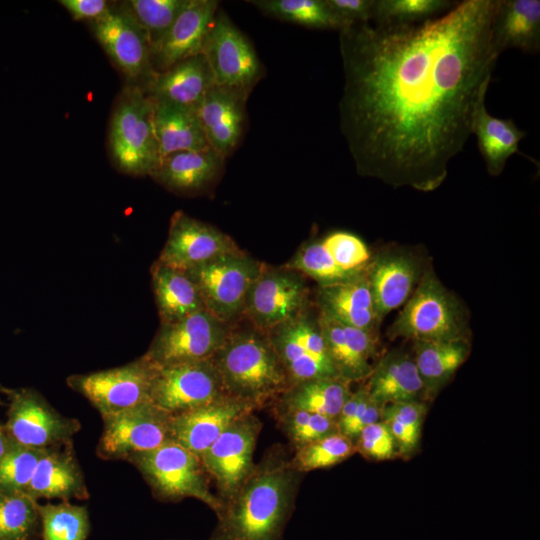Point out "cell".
<instances>
[{"instance_id":"6da1fadb","label":"cell","mask_w":540,"mask_h":540,"mask_svg":"<svg viewBox=\"0 0 540 540\" xmlns=\"http://www.w3.org/2000/svg\"><path fill=\"white\" fill-rule=\"evenodd\" d=\"M496 6L464 0L419 24L339 31L340 128L360 175L424 192L443 183L499 58L491 44Z\"/></svg>"},{"instance_id":"7a4b0ae2","label":"cell","mask_w":540,"mask_h":540,"mask_svg":"<svg viewBox=\"0 0 540 540\" xmlns=\"http://www.w3.org/2000/svg\"><path fill=\"white\" fill-rule=\"evenodd\" d=\"M288 461L269 458L259 465L218 515L221 540H278L298 487Z\"/></svg>"},{"instance_id":"3957f363","label":"cell","mask_w":540,"mask_h":540,"mask_svg":"<svg viewBox=\"0 0 540 540\" xmlns=\"http://www.w3.org/2000/svg\"><path fill=\"white\" fill-rule=\"evenodd\" d=\"M212 360L224 393L255 410L278 399L290 387L268 336L253 326L231 328Z\"/></svg>"},{"instance_id":"277c9868","label":"cell","mask_w":540,"mask_h":540,"mask_svg":"<svg viewBox=\"0 0 540 540\" xmlns=\"http://www.w3.org/2000/svg\"><path fill=\"white\" fill-rule=\"evenodd\" d=\"M109 146L116 167L133 176H151L161 158L154 128V99L140 85L121 93L113 110Z\"/></svg>"},{"instance_id":"5b68a950","label":"cell","mask_w":540,"mask_h":540,"mask_svg":"<svg viewBox=\"0 0 540 540\" xmlns=\"http://www.w3.org/2000/svg\"><path fill=\"white\" fill-rule=\"evenodd\" d=\"M390 339L449 341L467 339L464 309L430 271L423 274L415 291L388 329Z\"/></svg>"},{"instance_id":"8992f818","label":"cell","mask_w":540,"mask_h":540,"mask_svg":"<svg viewBox=\"0 0 540 540\" xmlns=\"http://www.w3.org/2000/svg\"><path fill=\"white\" fill-rule=\"evenodd\" d=\"M126 461L138 469L157 498L165 501L194 498L220 514L224 504L210 490V477L201 459L178 443H165L132 455Z\"/></svg>"},{"instance_id":"52a82bcc","label":"cell","mask_w":540,"mask_h":540,"mask_svg":"<svg viewBox=\"0 0 540 540\" xmlns=\"http://www.w3.org/2000/svg\"><path fill=\"white\" fill-rule=\"evenodd\" d=\"M262 266L239 249L185 272L196 284L205 310L230 325L243 316L248 292Z\"/></svg>"},{"instance_id":"ba28073f","label":"cell","mask_w":540,"mask_h":540,"mask_svg":"<svg viewBox=\"0 0 540 540\" xmlns=\"http://www.w3.org/2000/svg\"><path fill=\"white\" fill-rule=\"evenodd\" d=\"M202 55L216 86L250 95L264 76V66L253 44L223 10L214 17Z\"/></svg>"},{"instance_id":"9c48e42d","label":"cell","mask_w":540,"mask_h":540,"mask_svg":"<svg viewBox=\"0 0 540 540\" xmlns=\"http://www.w3.org/2000/svg\"><path fill=\"white\" fill-rule=\"evenodd\" d=\"M231 327L205 309L172 323H161L143 355L155 367L212 359Z\"/></svg>"},{"instance_id":"30bf717a","label":"cell","mask_w":540,"mask_h":540,"mask_svg":"<svg viewBox=\"0 0 540 540\" xmlns=\"http://www.w3.org/2000/svg\"><path fill=\"white\" fill-rule=\"evenodd\" d=\"M155 369L142 355L122 366L71 375L66 381L67 385L85 397L102 417L151 401Z\"/></svg>"},{"instance_id":"8fae6325","label":"cell","mask_w":540,"mask_h":540,"mask_svg":"<svg viewBox=\"0 0 540 540\" xmlns=\"http://www.w3.org/2000/svg\"><path fill=\"white\" fill-rule=\"evenodd\" d=\"M0 391L9 401L4 426L19 445L44 449L65 444L80 429L78 420L57 412L32 388L0 387Z\"/></svg>"},{"instance_id":"7c38bea8","label":"cell","mask_w":540,"mask_h":540,"mask_svg":"<svg viewBox=\"0 0 540 540\" xmlns=\"http://www.w3.org/2000/svg\"><path fill=\"white\" fill-rule=\"evenodd\" d=\"M288 376L290 386L334 378L333 366L318 323L308 309L266 334Z\"/></svg>"},{"instance_id":"4fadbf2b","label":"cell","mask_w":540,"mask_h":540,"mask_svg":"<svg viewBox=\"0 0 540 540\" xmlns=\"http://www.w3.org/2000/svg\"><path fill=\"white\" fill-rule=\"evenodd\" d=\"M308 296L302 274L285 266L263 264L248 292L243 315L255 329L267 334L308 309Z\"/></svg>"},{"instance_id":"5bb4252c","label":"cell","mask_w":540,"mask_h":540,"mask_svg":"<svg viewBox=\"0 0 540 540\" xmlns=\"http://www.w3.org/2000/svg\"><path fill=\"white\" fill-rule=\"evenodd\" d=\"M97 453L105 459L127 460L171 442V415L151 401L102 416Z\"/></svg>"},{"instance_id":"9a60e30c","label":"cell","mask_w":540,"mask_h":540,"mask_svg":"<svg viewBox=\"0 0 540 540\" xmlns=\"http://www.w3.org/2000/svg\"><path fill=\"white\" fill-rule=\"evenodd\" d=\"M261 428L262 423L254 412L246 414L232 423L200 457L223 504L254 470L253 454Z\"/></svg>"},{"instance_id":"2e32d148","label":"cell","mask_w":540,"mask_h":540,"mask_svg":"<svg viewBox=\"0 0 540 540\" xmlns=\"http://www.w3.org/2000/svg\"><path fill=\"white\" fill-rule=\"evenodd\" d=\"M90 23L95 38L118 69L129 80L141 81L145 90L156 75L151 46L125 5L111 6L104 16Z\"/></svg>"},{"instance_id":"e0dca14e","label":"cell","mask_w":540,"mask_h":540,"mask_svg":"<svg viewBox=\"0 0 540 540\" xmlns=\"http://www.w3.org/2000/svg\"><path fill=\"white\" fill-rule=\"evenodd\" d=\"M225 394L212 359L156 367L150 400L171 416L202 406Z\"/></svg>"},{"instance_id":"ac0fdd59","label":"cell","mask_w":540,"mask_h":540,"mask_svg":"<svg viewBox=\"0 0 540 540\" xmlns=\"http://www.w3.org/2000/svg\"><path fill=\"white\" fill-rule=\"evenodd\" d=\"M237 250L239 247L229 235L183 211H176L171 217L167 240L157 261L188 271Z\"/></svg>"},{"instance_id":"d6986e66","label":"cell","mask_w":540,"mask_h":540,"mask_svg":"<svg viewBox=\"0 0 540 540\" xmlns=\"http://www.w3.org/2000/svg\"><path fill=\"white\" fill-rule=\"evenodd\" d=\"M254 411L249 404L222 394L209 403L171 416L172 441L200 458L232 423Z\"/></svg>"},{"instance_id":"ffe728a7","label":"cell","mask_w":540,"mask_h":540,"mask_svg":"<svg viewBox=\"0 0 540 540\" xmlns=\"http://www.w3.org/2000/svg\"><path fill=\"white\" fill-rule=\"evenodd\" d=\"M219 10L217 0H189L162 39L152 47V64L156 73L198 54Z\"/></svg>"},{"instance_id":"44dd1931","label":"cell","mask_w":540,"mask_h":540,"mask_svg":"<svg viewBox=\"0 0 540 540\" xmlns=\"http://www.w3.org/2000/svg\"><path fill=\"white\" fill-rule=\"evenodd\" d=\"M317 318L338 376L350 384L368 379L377 354L375 331L345 325L320 312Z\"/></svg>"},{"instance_id":"7402d4cb","label":"cell","mask_w":540,"mask_h":540,"mask_svg":"<svg viewBox=\"0 0 540 540\" xmlns=\"http://www.w3.org/2000/svg\"><path fill=\"white\" fill-rule=\"evenodd\" d=\"M248 96L214 85L196 110L209 147L223 158L229 156L241 140Z\"/></svg>"},{"instance_id":"603a6c76","label":"cell","mask_w":540,"mask_h":540,"mask_svg":"<svg viewBox=\"0 0 540 540\" xmlns=\"http://www.w3.org/2000/svg\"><path fill=\"white\" fill-rule=\"evenodd\" d=\"M416 258L403 252H386L371 259L366 277L380 320L404 305L421 278Z\"/></svg>"},{"instance_id":"cb8c5ba5","label":"cell","mask_w":540,"mask_h":540,"mask_svg":"<svg viewBox=\"0 0 540 540\" xmlns=\"http://www.w3.org/2000/svg\"><path fill=\"white\" fill-rule=\"evenodd\" d=\"M24 493L36 501L38 499L84 500L89 497L84 475L71 441L46 449Z\"/></svg>"},{"instance_id":"d4e9b609","label":"cell","mask_w":540,"mask_h":540,"mask_svg":"<svg viewBox=\"0 0 540 540\" xmlns=\"http://www.w3.org/2000/svg\"><path fill=\"white\" fill-rule=\"evenodd\" d=\"M369 398L379 407L401 402H426L424 385L413 355L393 350L381 357L365 384Z\"/></svg>"},{"instance_id":"484cf974","label":"cell","mask_w":540,"mask_h":540,"mask_svg":"<svg viewBox=\"0 0 540 540\" xmlns=\"http://www.w3.org/2000/svg\"><path fill=\"white\" fill-rule=\"evenodd\" d=\"M214 85L205 57L198 54L156 73L145 91L155 100L196 111Z\"/></svg>"},{"instance_id":"4316f807","label":"cell","mask_w":540,"mask_h":540,"mask_svg":"<svg viewBox=\"0 0 540 540\" xmlns=\"http://www.w3.org/2000/svg\"><path fill=\"white\" fill-rule=\"evenodd\" d=\"M491 44L500 56L515 48L524 53L540 51V1L497 0L491 25Z\"/></svg>"},{"instance_id":"83f0119b","label":"cell","mask_w":540,"mask_h":540,"mask_svg":"<svg viewBox=\"0 0 540 540\" xmlns=\"http://www.w3.org/2000/svg\"><path fill=\"white\" fill-rule=\"evenodd\" d=\"M319 312L356 328L375 331L381 321L377 315L366 273L351 280L319 286Z\"/></svg>"},{"instance_id":"f1b7e54d","label":"cell","mask_w":540,"mask_h":540,"mask_svg":"<svg viewBox=\"0 0 540 540\" xmlns=\"http://www.w3.org/2000/svg\"><path fill=\"white\" fill-rule=\"evenodd\" d=\"M224 160L213 149L180 151L162 158L151 177L169 190L198 192L221 174Z\"/></svg>"},{"instance_id":"f546056e","label":"cell","mask_w":540,"mask_h":540,"mask_svg":"<svg viewBox=\"0 0 540 540\" xmlns=\"http://www.w3.org/2000/svg\"><path fill=\"white\" fill-rule=\"evenodd\" d=\"M486 94L480 97L475 107L471 134L477 138L478 149L488 174L498 176L503 172L508 159L520 153L518 145L526 132L519 129L511 118L492 116L486 109Z\"/></svg>"},{"instance_id":"4dcf8cb0","label":"cell","mask_w":540,"mask_h":540,"mask_svg":"<svg viewBox=\"0 0 540 540\" xmlns=\"http://www.w3.org/2000/svg\"><path fill=\"white\" fill-rule=\"evenodd\" d=\"M151 279L161 323L176 322L205 309L199 290L187 272L156 261L151 267Z\"/></svg>"},{"instance_id":"1f68e13d","label":"cell","mask_w":540,"mask_h":540,"mask_svg":"<svg viewBox=\"0 0 540 540\" xmlns=\"http://www.w3.org/2000/svg\"><path fill=\"white\" fill-rule=\"evenodd\" d=\"M154 128L161 159L210 148L195 110L154 99Z\"/></svg>"},{"instance_id":"d6a6232c","label":"cell","mask_w":540,"mask_h":540,"mask_svg":"<svg viewBox=\"0 0 540 540\" xmlns=\"http://www.w3.org/2000/svg\"><path fill=\"white\" fill-rule=\"evenodd\" d=\"M467 339L413 342V359L424 385L426 399L432 400L466 361Z\"/></svg>"},{"instance_id":"836d02e7","label":"cell","mask_w":540,"mask_h":540,"mask_svg":"<svg viewBox=\"0 0 540 540\" xmlns=\"http://www.w3.org/2000/svg\"><path fill=\"white\" fill-rule=\"evenodd\" d=\"M351 392L350 383L338 377L308 380L291 385L278 398L279 410H302L336 421Z\"/></svg>"},{"instance_id":"e575fe53","label":"cell","mask_w":540,"mask_h":540,"mask_svg":"<svg viewBox=\"0 0 540 540\" xmlns=\"http://www.w3.org/2000/svg\"><path fill=\"white\" fill-rule=\"evenodd\" d=\"M263 14L310 29L338 30L348 26L325 0H249Z\"/></svg>"},{"instance_id":"d590c367","label":"cell","mask_w":540,"mask_h":540,"mask_svg":"<svg viewBox=\"0 0 540 540\" xmlns=\"http://www.w3.org/2000/svg\"><path fill=\"white\" fill-rule=\"evenodd\" d=\"M37 503L23 492H0V540H34L41 530Z\"/></svg>"},{"instance_id":"8d00e7d4","label":"cell","mask_w":540,"mask_h":540,"mask_svg":"<svg viewBox=\"0 0 540 540\" xmlns=\"http://www.w3.org/2000/svg\"><path fill=\"white\" fill-rule=\"evenodd\" d=\"M42 540H86L90 521L87 508L62 501L39 504Z\"/></svg>"},{"instance_id":"74e56055","label":"cell","mask_w":540,"mask_h":540,"mask_svg":"<svg viewBox=\"0 0 540 540\" xmlns=\"http://www.w3.org/2000/svg\"><path fill=\"white\" fill-rule=\"evenodd\" d=\"M457 2L447 0H374L372 21L384 25H412L436 18Z\"/></svg>"},{"instance_id":"f35d334b","label":"cell","mask_w":540,"mask_h":540,"mask_svg":"<svg viewBox=\"0 0 540 540\" xmlns=\"http://www.w3.org/2000/svg\"><path fill=\"white\" fill-rule=\"evenodd\" d=\"M355 453L354 442L336 432L295 449L288 463L298 473L309 472L337 465Z\"/></svg>"},{"instance_id":"ab89813d","label":"cell","mask_w":540,"mask_h":540,"mask_svg":"<svg viewBox=\"0 0 540 540\" xmlns=\"http://www.w3.org/2000/svg\"><path fill=\"white\" fill-rule=\"evenodd\" d=\"M189 0H129L123 4L144 30L151 49L172 26Z\"/></svg>"},{"instance_id":"60d3db41","label":"cell","mask_w":540,"mask_h":540,"mask_svg":"<svg viewBox=\"0 0 540 540\" xmlns=\"http://www.w3.org/2000/svg\"><path fill=\"white\" fill-rule=\"evenodd\" d=\"M284 266L299 272L303 276L310 277L319 286L337 284L353 279L334 263L324 248L321 239L303 245Z\"/></svg>"},{"instance_id":"b9f144b4","label":"cell","mask_w":540,"mask_h":540,"mask_svg":"<svg viewBox=\"0 0 540 540\" xmlns=\"http://www.w3.org/2000/svg\"><path fill=\"white\" fill-rule=\"evenodd\" d=\"M321 242L334 263L351 277L366 273L371 262V252L366 243L357 235L346 231H335Z\"/></svg>"},{"instance_id":"7bdbcfd3","label":"cell","mask_w":540,"mask_h":540,"mask_svg":"<svg viewBox=\"0 0 540 540\" xmlns=\"http://www.w3.org/2000/svg\"><path fill=\"white\" fill-rule=\"evenodd\" d=\"M46 449L15 443L0 460V492L24 493Z\"/></svg>"},{"instance_id":"ee69618b","label":"cell","mask_w":540,"mask_h":540,"mask_svg":"<svg viewBox=\"0 0 540 540\" xmlns=\"http://www.w3.org/2000/svg\"><path fill=\"white\" fill-rule=\"evenodd\" d=\"M279 422L295 449L338 432L335 420L302 410H279Z\"/></svg>"},{"instance_id":"f6af8a7d","label":"cell","mask_w":540,"mask_h":540,"mask_svg":"<svg viewBox=\"0 0 540 540\" xmlns=\"http://www.w3.org/2000/svg\"><path fill=\"white\" fill-rule=\"evenodd\" d=\"M354 445L356 452L368 460L384 461L398 456L392 433L388 425L381 420L363 428Z\"/></svg>"},{"instance_id":"bcb514c9","label":"cell","mask_w":540,"mask_h":540,"mask_svg":"<svg viewBox=\"0 0 540 540\" xmlns=\"http://www.w3.org/2000/svg\"><path fill=\"white\" fill-rule=\"evenodd\" d=\"M426 412L427 406L425 402L393 403L382 408L380 420H394L405 426L422 430Z\"/></svg>"},{"instance_id":"7dc6e473","label":"cell","mask_w":540,"mask_h":540,"mask_svg":"<svg viewBox=\"0 0 540 540\" xmlns=\"http://www.w3.org/2000/svg\"><path fill=\"white\" fill-rule=\"evenodd\" d=\"M325 2L347 25L372 21L374 0H325Z\"/></svg>"},{"instance_id":"c3c4849f","label":"cell","mask_w":540,"mask_h":540,"mask_svg":"<svg viewBox=\"0 0 540 540\" xmlns=\"http://www.w3.org/2000/svg\"><path fill=\"white\" fill-rule=\"evenodd\" d=\"M381 410L382 408L369 398L365 386L353 418L340 434L354 442L363 428L380 421Z\"/></svg>"},{"instance_id":"681fc988","label":"cell","mask_w":540,"mask_h":540,"mask_svg":"<svg viewBox=\"0 0 540 540\" xmlns=\"http://www.w3.org/2000/svg\"><path fill=\"white\" fill-rule=\"evenodd\" d=\"M74 20L95 21L104 16L111 8L106 0H60Z\"/></svg>"},{"instance_id":"f907efd6","label":"cell","mask_w":540,"mask_h":540,"mask_svg":"<svg viewBox=\"0 0 540 540\" xmlns=\"http://www.w3.org/2000/svg\"><path fill=\"white\" fill-rule=\"evenodd\" d=\"M15 444L6 431L4 425H0V460L9 451V449Z\"/></svg>"}]
</instances>
